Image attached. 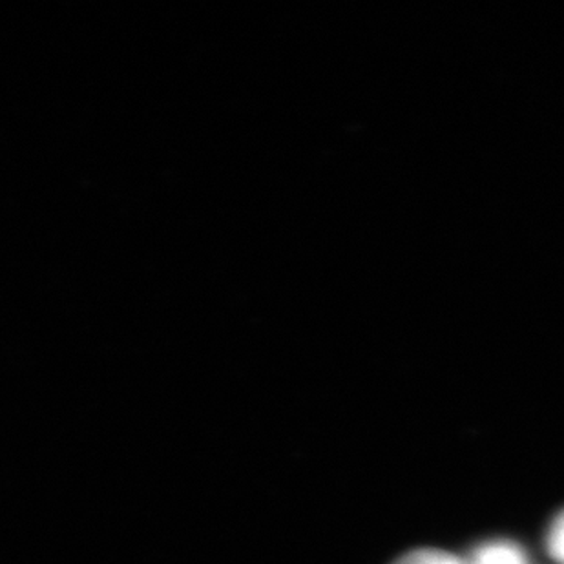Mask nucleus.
Wrapping results in <instances>:
<instances>
[{
	"mask_svg": "<svg viewBox=\"0 0 564 564\" xmlns=\"http://www.w3.org/2000/svg\"><path fill=\"white\" fill-rule=\"evenodd\" d=\"M466 564H527V555L517 544L497 541L480 546L475 552L474 560Z\"/></svg>",
	"mask_w": 564,
	"mask_h": 564,
	"instance_id": "1",
	"label": "nucleus"
},
{
	"mask_svg": "<svg viewBox=\"0 0 564 564\" xmlns=\"http://www.w3.org/2000/svg\"><path fill=\"white\" fill-rule=\"evenodd\" d=\"M394 564H466L455 555L441 552V550H416L411 554L404 555L402 560Z\"/></svg>",
	"mask_w": 564,
	"mask_h": 564,
	"instance_id": "2",
	"label": "nucleus"
},
{
	"mask_svg": "<svg viewBox=\"0 0 564 564\" xmlns=\"http://www.w3.org/2000/svg\"><path fill=\"white\" fill-rule=\"evenodd\" d=\"M546 549L555 563L564 564V510L555 517L546 538Z\"/></svg>",
	"mask_w": 564,
	"mask_h": 564,
	"instance_id": "3",
	"label": "nucleus"
}]
</instances>
